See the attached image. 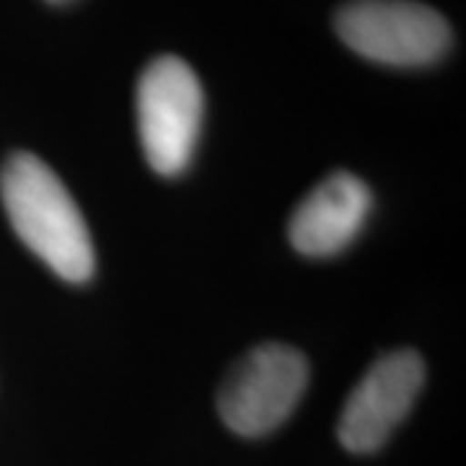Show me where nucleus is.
<instances>
[{
  "label": "nucleus",
  "instance_id": "2",
  "mask_svg": "<svg viewBox=\"0 0 466 466\" xmlns=\"http://www.w3.org/2000/svg\"><path fill=\"white\" fill-rule=\"evenodd\" d=\"M205 96L200 78L179 57H156L137 84V133L150 168L177 177L198 148Z\"/></svg>",
  "mask_w": 466,
  "mask_h": 466
},
{
  "label": "nucleus",
  "instance_id": "7",
  "mask_svg": "<svg viewBox=\"0 0 466 466\" xmlns=\"http://www.w3.org/2000/svg\"><path fill=\"white\" fill-rule=\"evenodd\" d=\"M52 5H66V3H73V0H47Z\"/></svg>",
  "mask_w": 466,
  "mask_h": 466
},
{
  "label": "nucleus",
  "instance_id": "1",
  "mask_svg": "<svg viewBox=\"0 0 466 466\" xmlns=\"http://www.w3.org/2000/svg\"><path fill=\"white\" fill-rule=\"evenodd\" d=\"M0 198L16 236L67 283L96 269L91 233L67 187L42 158L18 150L0 171Z\"/></svg>",
  "mask_w": 466,
  "mask_h": 466
},
{
  "label": "nucleus",
  "instance_id": "5",
  "mask_svg": "<svg viewBox=\"0 0 466 466\" xmlns=\"http://www.w3.org/2000/svg\"><path fill=\"white\" fill-rule=\"evenodd\" d=\"M425 381V363L412 350L389 352L368 368L339 415V443L352 453H373L412 410Z\"/></svg>",
  "mask_w": 466,
  "mask_h": 466
},
{
  "label": "nucleus",
  "instance_id": "6",
  "mask_svg": "<svg viewBox=\"0 0 466 466\" xmlns=\"http://www.w3.org/2000/svg\"><path fill=\"white\" fill-rule=\"evenodd\" d=\"M370 189L363 179L337 171L317 184L290 218V241L306 257H332L352 244L370 213Z\"/></svg>",
  "mask_w": 466,
  "mask_h": 466
},
{
  "label": "nucleus",
  "instance_id": "4",
  "mask_svg": "<svg viewBox=\"0 0 466 466\" xmlns=\"http://www.w3.org/2000/svg\"><path fill=\"white\" fill-rule=\"evenodd\" d=\"M309 386L303 352L267 342L247 352L223 379L218 412L236 435L259 438L280 428Z\"/></svg>",
  "mask_w": 466,
  "mask_h": 466
},
{
  "label": "nucleus",
  "instance_id": "3",
  "mask_svg": "<svg viewBox=\"0 0 466 466\" xmlns=\"http://www.w3.org/2000/svg\"><path fill=\"white\" fill-rule=\"evenodd\" d=\"M334 29L350 50L391 67L433 66L453 39L449 21L415 0H350Z\"/></svg>",
  "mask_w": 466,
  "mask_h": 466
}]
</instances>
